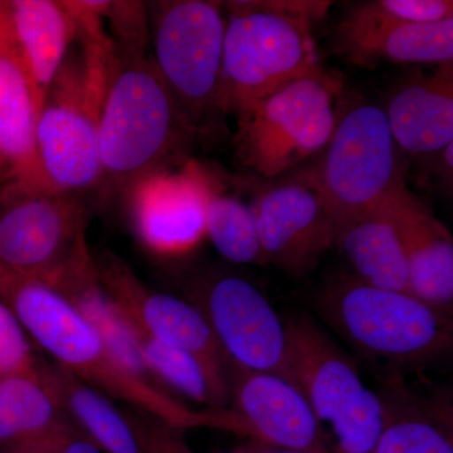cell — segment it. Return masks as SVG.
Returning a JSON list of instances; mask_svg holds the SVG:
<instances>
[{"label":"cell","instance_id":"11","mask_svg":"<svg viewBox=\"0 0 453 453\" xmlns=\"http://www.w3.org/2000/svg\"><path fill=\"white\" fill-rule=\"evenodd\" d=\"M88 214L70 193L7 187L0 208V271L47 282L86 241Z\"/></svg>","mask_w":453,"mask_h":453},{"label":"cell","instance_id":"19","mask_svg":"<svg viewBox=\"0 0 453 453\" xmlns=\"http://www.w3.org/2000/svg\"><path fill=\"white\" fill-rule=\"evenodd\" d=\"M7 7L41 112L56 74L76 43V19L65 2L7 0Z\"/></svg>","mask_w":453,"mask_h":453},{"label":"cell","instance_id":"18","mask_svg":"<svg viewBox=\"0 0 453 453\" xmlns=\"http://www.w3.org/2000/svg\"><path fill=\"white\" fill-rule=\"evenodd\" d=\"M383 110L401 153L436 157L453 142V62L401 83Z\"/></svg>","mask_w":453,"mask_h":453},{"label":"cell","instance_id":"7","mask_svg":"<svg viewBox=\"0 0 453 453\" xmlns=\"http://www.w3.org/2000/svg\"><path fill=\"white\" fill-rule=\"evenodd\" d=\"M323 157L306 175L332 214L336 228L365 216L404 181L401 150L383 107L356 104L336 119Z\"/></svg>","mask_w":453,"mask_h":453},{"label":"cell","instance_id":"9","mask_svg":"<svg viewBox=\"0 0 453 453\" xmlns=\"http://www.w3.org/2000/svg\"><path fill=\"white\" fill-rule=\"evenodd\" d=\"M151 56L195 130L217 110L226 17L219 2L155 3Z\"/></svg>","mask_w":453,"mask_h":453},{"label":"cell","instance_id":"22","mask_svg":"<svg viewBox=\"0 0 453 453\" xmlns=\"http://www.w3.org/2000/svg\"><path fill=\"white\" fill-rule=\"evenodd\" d=\"M43 283L59 292L134 372L149 380L129 324L98 280L95 257L89 252L88 241L77 249L73 258L56 276Z\"/></svg>","mask_w":453,"mask_h":453},{"label":"cell","instance_id":"32","mask_svg":"<svg viewBox=\"0 0 453 453\" xmlns=\"http://www.w3.org/2000/svg\"><path fill=\"white\" fill-rule=\"evenodd\" d=\"M61 431H59L56 436L50 438V440L41 441V442L29 443V445L17 447V449H9V451L3 453H50V449H52L53 442H55L57 436L61 434Z\"/></svg>","mask_w":453,"mask_h":453},{"label":"cell","instance_id":"16","mask_svg":"<svg viewBox=\"0 0 453 453\" xmlns=\"http://www.w3.org/2000/svg\"><path fill=\"white\" fill-rule=\"evenodd\" d=\"M40 106L18 50L7 0H0V177L23 192L50 189L35 146ZM55 192V190H53Z\"/></svg>","mask_w":453,"mask_h":453},{"label":"cell","instance_id":"20","mask_svg":"<svg viewBox=\"0 0 453 453\" xmlns=\"http://www.w3.org/2000/svg\"><path fill=\"white\" fill-rule=\"evenodd\" d=\"M383 429L372 453H453L452 410L395 378L380 395Z\"/></svg>","mask_w":453,"mask_h":453},{"label":"cell","instance_id":"12","mask_svg":"<svg viewBox=\"0 0 453 453\" xmlns=\"http://www.w3.org/2000/svg\"><path fill=\"white\" fill-rule=\"evenodd\" d=\"M189 303L201 311L232 365L281 377L285 324L253 283L234 275L204 277L193 286Z\"/></svg>","mask_w":453,"mask_h":453},{"label":"cell","instance_id":"24","mask_svg":"<svg viewBox=\"0 0 453 453\" xmlns=\"http://www.w3.org/2000/svg\"><path fill=\"white\" fill-rule=\"evenodd\" d=\"M70 421L41 371L0 378V453L50 440Z\"/></svg>","mask_w":453,"mask_h":453},{"label":"cell","instance_id":"26","mask_svg":"<svg viewBox=\"0 0 453 453\" xmlns=\"http://www.w3.org/2000/svg\"><path fill=\"white\" fill-rule=\"evenodd\" d=\"M453 18L451 0H372L347 12L336 28L339 52L374 35L408 23L438 22Z\"/></svg>","mask_w":453,"mask_h":453},{"label":"cell","instance_id":"1","mask_svg":"<svg viewBox=\"0 0 453 453\" xmlns=\"http://www.w3.org/2000/svg\"><path fill=\"white\" fill-rule=\"evenodd\" d=\"M2 276V300L26 333L83 383L172 428L208 427L250 436L249 425L234 411L192 410L134 372L55 288L35 279Z\"/></svg>","mask_w":453,"mask_h":453},{"label":"cell","instance_id":"6","mask_svg":"<svg viewBox=\"0 0 453 453\" xmlns=\"http://www.w3.org/2000/svg\"><path fill=\"white\" fill-rule=\"evenodd\" d=\"M285 330L281 377L299 390L320 423H329L333 453H372L383 429L380 395L368 389L356 365L311 319H291Z\"/></svg>","mask_w":453,"mask_h":453},{"label":"cell","instance_id":"13","mask_svg":"<svg viewBox=\"0 0 453 453\" xmlns=\"http://www.w3.org/2000/svg\"><path fill=\"white\" fill-rule=\"evenodd\" d=\"M211 180L195 160L146 174L125 189L134 234L162 257L195 251L205 238Z\"/></svg>","mask_w":453,"mask_h":453},{"label":"cell","instance_id":"28","mask_svg":"<svg viewBox=\"0 0 453 453\" xmlns=\"http://www.w3.org/2000/svg\"><path fill=\"white\" fill-rule=\"evenodd\" d=\"M129 326L149 377L159 378L196 403L214 410L210 381L201 363L195 357L149 335L134 325L129 324Z\"/></svg>","mask_w":453,"mask_h":453},{"label":"cell","instance_id":"27","mask_svg":"<svg viewBox=\"0 0 453 453\" xmlns=\"http://www.w3.org/2000/svg\"><path fill=\"white\" fill-rule=\"evenodd\" d=\"M205 237L234 264H265L252 205L219 192L211 184L205 217Z\"/></svg>","mask_w":453,"mask_h":453},{"label":"cell","instance_id":"15","mask_svg":"<svg viewBox=\"0 0 453 453\" xmlns=\"http://www.w3.org/2000/svg\"><path fill=\"white\" fill-rule=\"evenodd\" d=\"M229 402L252 440L288 451L333 453L306 399L280 375L231 365Z\"/></svg>","mask_w":453,"mask_h":453},{"label":"cell","instance_id":"8","mask_svg":"<svg viewBox=\"0 0 453 453\" xmlns=\"http://www.w3.org/2000/svg\"><path fill=\"white\" fill-rule=\"evenodd\" d=\"M338 80L321 73L292 82L237 118L238 159L265 178H276L321 153L332 138Z\"/></svg>","mask_w":453,"mask_h":453},{"label":"cell","instance_id":"35","mask_svg":"<svg viewBox=\"0 0 453 453\" xmlns=\"http://www.w3.org/2000/svg\"><path fill=\"white\" fill-rule=\"evenodd\" d=\"M231 453H241V452H240V451H237V449H235V451L231 452Z\"/></svg>","mask_w":453,"mask_h":453},{"label":"cell","instance_id":"10","mask_svg":"<svg viewBox=\"0 0 453 453\" xmlns=\"http://www.w3.org/2000/svg\"><path fill=\"white\" fill-rule=\"evenodd\" d=\"M95 262L104 290L125 320L195 357L210 381L214 410H226L231 363L201 311L189 301L149 288L115 253L101 252Z\"/></svg>","mask_w":453,"mask_h":453},{"label":"cell","instance_id":"30","mask_svg":"<svg viewBox=\"0 0 453 453\" xmlns=\"http://www.w3.org/2000/svg\"><path fill=\"white\" fill-rule=\"evenodd\" d=\"M142 447L148 453H196L184 440L183 431L157 421L154 425H134Z\"/></svg>","mask_w":453,"mask_h":453},{"label":"cell","instance_id":"25","mask_svg":"<svg viewBox=\"0 0 453 453\" xmlns=\"http://www.w3.org/2000/svg\"><path fill=\"white\" fill-rule=\"evenodd\" d=\"M340 55L362 67L380 62L429 65L453 62V18L395 27L342 50Z\"/></svg>","mask_w":453,"mask_h":453},{"label":"cell","instance_id":"21","mask_svg":"<svg viewBox=\"0 0 453 453\" xmlns=\"http://www.w3.org/2000/svg\"><path fill=\"white\" fill-rule=\"evenodd\" d=\"M387 199L365 216L340 226L335 244L360 281L386 290L410 292L407 259Z\"/></svg>","mask_w":453,"mask_h":453},{"label":"cell","instance_id":"23","mask_svg":"<svg viewBox=\"0 0 453 453\" xmlns=\"http://www.w3.org/2000/svg\"><path fill=\"white\" fill-rule=\"evenodd\" d=\"M41 372L55 390L65 413L76 427L105 453H148L133 423L109 396L83 383L59 365H41Z\"/></svg>","mask_w":453,"mask_h":453},{"label":"cell","instance_id":"4","mask_svg":"<svg viewBox=\"0 0 453 453\" xmlns=\"http://www.w3.org/2000/svg\"><path fill=\"white\" fill-rule=\"evenodd\" d=\"M327 2H229L217 110L237 116L292 82L324 73L311 27Z\"/></svg>","mask_w":453,"mask_h":453},{"label":"cell","instance_id":"14","mask_svg":"<svg viewBox=\"0 0 453 453\" xmlns=\"http://www.w3.org/2000/svg\"><path fill=\"white\" fill-rule=\"evenodd\" d=\"M265 262H271L292 276L314 270L335 244L332 214L305 179L266 190L252 204Z\"/></svg>","mask_w":453,"mask_h":453},{"label":"cell","instance_id":"3","mask_svg":"<svg viewBox=\"0 0 453 453\" xmlns=\"http://www.w3.org/2000/svg\"><path fill=\"white\" fill-rule=\"evenodd\" d=\"M115 49L98 131L100 187L125 190L146 174L172 168L196 130L146 49Z\"/></svg>","mask_w":453,"mask_h":453},{"label":"cell","instance_id":"2","mask_svg":"<svg viewBox=\"0 0 453 453\" xmlns=\"http://www.w3.org/2000/svg\"><path fill=\"white\" fill-rule=\"evenodd\" d=\"M70 9L76 43L38 115L35 146L50 189L74 195L100 186L98 131L116 49L97 2H71Z\"/></svg>","mask_w":453,"mask_h":453},{"label":"cell","instance_id":"17","mask_svg":"<svg viewBox=\"0 0 453 453\" xmlns=\"http://www.w3.org/2000/svg\"><path fill=\"white\" fill-rule=\"evenodd\" d=\"M410 273V292L447 316L453 310L451 232L402 181L387 199Z\"/></svg>","mask_w":453,"mask_h":453},{"label":"cell","instance_id":"5","mask_svg":"<svg viewBox=\"0 0 453 453\" xmlns=\"http://www.w3.org/2000/svg\"><path fill=\"white\" fill-rule=\"evenodd\" d=\"M318 303L326 321L366 356L395 365H419L451 351V316L410 292L344 276L321 291Z\"/></svg>","mask_w":453,"mask_h":453},{"label":"cell","instance_id":"33","mask_svg":"<svg viewBox=\"0 0 453 453\" xmlns=\"http://www.w3.org/2000/svg\"><path fill=\"white\" fill-rule=\"evenodd\" d=\"M237 451L241 453H303L276 449V447L266 445V443L255 440H250V442H247L246 445L238 447Z\"/></svg>","mask_w":453,"mask_h":453},{"label":"cell","instance_id":"34","mask_svg":"<svg viewBox=\"0 0 453 453\" xmlns=\"http://www.w3.org/2000/svg\"><path fill=\"white\" fill-rule=\"evenodd\" d=\"M2 288H3V276H2V271H0V299H2Z\"/></svg>","mask_w":453,"mask_h":453},{"label":"cell","instance_id":"31","mask_svg":"<svg viewBox=\"0 0 453 453\" xmlns=\"http://www.w3.org/2000/svg\"><path fill=\"white\" fill-rule=\"evenodd\" d=\"M50 453H103L100 447L73 425L68 423L53 442Z\"/></svg>","mask_w":453,"mask_h":453},{"label":"cell","instance_id":"29","mask_svg":"<svg viewBox=\"0 0 453 453\" xmlns=\"http://www.w3.org/2000/svg\"><path fill=\"white\" fill-rule=\"evenodd\" d=\"M40 371L25 327L0 299V378L35 375Z\"/></svg>","mask_w":453,"mask_h":453}]
</instances>
